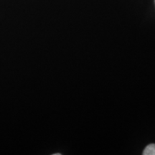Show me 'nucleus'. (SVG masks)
I'll use <instances>...</instances> for the list:
<instances>
[{
	"label": "nucleus",
	"mask_w": 155,
	"mask_h": 155,
	"mask_svg": "<svg viewBox=\"0 0 155 155\" xmlns=\"http://www.w3.org/2000/svg\"><path fill=\"white\" fill-rule=\"evenodd\" d=\"M143 155H155V144H150L145 147Z\"/></svg>",
	"instance_id": "f257e3e1"
},
{
	"label": "nucleus",
	"mask_w": 155,
	"mask_h": 155,
	"mask_svg": "<svg viewBox=\"0 0 155 155\" xmlns=\"http://www.w3.org/2000/svg\"><path fill=\"white\" fill-rule=\"evenodd\" d=\"M53 155H61V154L60 153H57V154H54Z\"/></svg>",
	"instance_id": "f03ea898"
}]
</instances>
